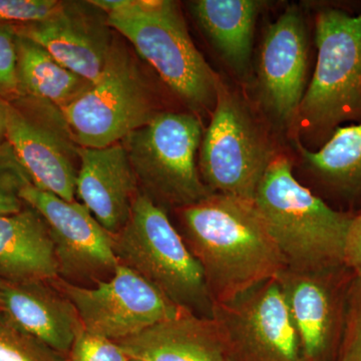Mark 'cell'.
Returning a JSON list of instances; mask_svg holds the SVG:
<instances>
[{
	"label": "cell",
	"instance_id": "6da1fadb",
	"mask_svg": "<svg viewBox=\"0 0 361 361\" xmlns=\"http://www.w3.org/2000/svg\"><path fill=\"white\" fill-rule=\"evenodd\" d=\"M179 212L213 306L231 302L287 268L253 202L213 193Z\"/></svg>",
	"mask_w": 361,
	"mask_h": 361
},
{
	"label": "cell",
	"instance_id": "7a4b0ae2",
	"mask_svg": "<svg viewBox=\"0 0 361 361\" xmlns=\"http://www.w3.org/2000/svg\"><path fill=\"white\" fill-rule=\"evenodd\" d=\"M292 161L275 156L253 204L287 268L325 271L344 263L353 217L337 212L294 177Z\"/></svg>",
	"mask_w": 361,
	"mask_h": 361
},
{
	"label": "cell",
	"instance_id": "3957f363",
	"mask_svg": "<svg viewBox=\"0 0 361 361\" xmlns=\"http://www.w3.org/2000/svg\"><path fill=\"white\" fill-rule=\"evenodd\" d=\"M106 23L129 40L183 103L195 113L212 114L220 78L195 47L177 2L128 0L106 14Z\"/></svg>",
	"mask_w": 361,
	"mask_h": 361
},
{
	"label": "cell",
	"instance_id": "277c9868",
	"mask_svg": "<svg viewBox=\"0 0 361 361\" xmlns=\"http://www.w3.org/2000/svg\"><path fill=\"white\" fill-rule=\"evenodd\" d=\"M114 242L121 264L141 275L180 307L212 317V299L200 263L151 197L137 192L129 220L114 235Z\"/></svg>",
	"mask_w": 361,
	"mask_h": 361
},
{
	"label": "cell",
	"instance_id": "5b68a950",
	"mask_svg": "<svg viewBox=\"0 0 361 361\" xmlns=\"http://www.w3.org/2000/svg\"><path fill=\"white\" fill-rule=\"evenodd\" d=\"M315 42V71L295 123L330 137L342 123L361 116V13L332 7L318 11Z\"/></svg>",
	"mask_w": 361,
	"mask_h": 361
},
{
	"label": "cell",
	"instance_id": "8992f818",
	"mask_svg": "<svg viewBox=\"0 0 361 361\" xmlns=\"http://www.w3.org/2000/svg\"><path fill=\"white\" fill-rule=\"evenodd\" d=\"M203 135L198 116L159 111L123 140L135 178L148 196L180 209L213 194L196 163Z\"/></svg>",
	"mask_w": 361,
	"mask_h": 361
},
{
	"label": "cell",
	"instance_id": "52a82bcc",
	"mask_svg": "<svg viewBox=\"0 0 361 361\" xmlns=\"http://www.w3.org/2000/svg\"><path fill=\"white\" fill-rule=\"evenodd\" d=\"M274 157L246 104L219 78L215 108L199 152L204 184L212 193L253 202Z\"/></svg>",
	"mask_w": 361,
	"mask_h": 361
},
{
	"label": "cell",
	"instance_id": "ba28073f",
	"mask_svg": "<svg viewBox=\"0 0 361 361\" xmlns=\"http://www.w3.org/2000/svg\"><path fill=\"white\" fill-rule=\"evenodd\" d=\"M61 113L80 148L99 149L122 142L159 111L135 61L113 44L101 78Z\"/></svg>",
	"mask_w": 361,
	"mask_h": 361
},
{
	"label": "cell",
	"instance_id": "9c48e42d",
	"mask_svg": "<svg viewBox=\"0 0 361 361\" xmlns=\"http://www.w3.org/2000/svg\"><path fill=\"white\" fill-rule=\"evenodd\" d=\"M51 283L73 304L85 330L114 341L137 336L187 310L121 263L110 279L92 288L61 277Z\"/></svg>",
	"mask_w": 361,
	"mask_h": 361
},
{
	"label": "cell",
	"instance_id": "30bf717a",
	"mask_svg": "<svg viewBox=\"0 0 361 361\" xmlns=\"http://www.w3.org/2000/svg\"><path fill=\"white\" fill-rule=\"evenodd\" d=\"M232 361H303L300 341L277 277L213 306Z\"/></svg>",
	"mask_w": 361,
	"mask_h": 361
},
{
	"label": "cell",
	"instance_id": "8fae6325",
	"mask_svg": "<svg viewBox=\"0 0 361 361\" xmlns=\"http://www.w3.org/2000/svg\"><path fill=\"white\" fill-rule=\"evenodd\" d=\"M20 197L44 218L49 228L59 277L71 282L113 275L120 264L114 235L82 204L42 191L28 180L21 185Z\"/></svg>",
	"mask_w": 361,
	"mask_h": 361
},
{
	"label": "cell",
	"instance_id": "7c38bea8",
	"mask_svg": "<svg viewBox=\"0 0 361 361\" xmlns=\"http://www.w3.org/2000/svg\"><path fill=\"white\" fill-rule=\"evenodd\" d=\"M308 33L300 9L287 7L266 28L259 49V99L273 123L280 128L295 123L307 89Z\"/></svg>",
	"mask_w": 361,
	"mask_h": 361
},
{
	"label": "cell",
	"instance_id": "4fadbf2b",
	"mask_svg": "<svg viewBox=\"0 0 361 361\" xmlns=\"http://www.w3.org/2000/svg\"><path fill=\"white\" fill-rule=\"evenodd\" d=\"M1 320L59 355H68L84 326L73 304L49 282L0 278Z\"/></svg>",
	"mask_w": 361,
	"mask_h": 361
},
{
	"label": "cell",
	"instance_id": "5bb4252c",
	"mask_svg": "<svg viewBox=\"0 0 361 361\" xmlns=\"http://www.w3.org/2000/svg\"><path fill=\"white\" fill-rule=\"evenodd\" d=\"M106 20L99 21L80 4H65L49 20L25 26L20 35L37 42L68 71L96 84L113 42Z\"/></svg>",
	"mask_w": 361,
	"mask_h": 361
},
{
	"label": "cell",
	"instance_id": "9a60e30c",
	"mask_svg": "<svg viewBox=\"0 0 361 361\" xmlns=\"http://www.w3.org/2000/svg\"><path fill=\"white\" fill-rule=\"evenodd\" d=\"M75 195L104 229L115 235L129 220L137 178L123 142L106 148L77 149Z\"/></svg>",
	"mask_w": 361,
	"mask_h": 361
},
{
	"label": "cell",
	"instance_id": "2e32d148",
	"mask_svg": "<svg viewBox=\"0 0 361 361\" xmlns=\"http://www.w3.org/2000/svg\"><path fill=\"white\" fill-rule=\"evenodd\" d=\"M6 137L30 184L73 202L78 172L73 147L63 135L6 104Z\"/></svg>",
	"mask_w": 361,
	"mask_h": 361
},
{
	"label": "cell",
	"instance_id": "e0dca14e",
	"mask_svg": "<svg viewBox=\"0 0 361 361\" xmlns=\"http://www.w3.org/2000/svg\"><path fill=\"white\" fill-rule=\"evenodd\" d=\"M126 355L142 361H232L214 317L184 310L137 336L116 341Z\"/></svg>",
	"mask_w": 361,
	"mask_h": 361
},
{
	"label": "cell",
	"instance_id": "ac0fdd59",
	"mask_svg": "<svg viewBox=\"0 0 361 361\" xmlns=\"http://www.w3.org/2000/svg\"><path fill=\"white\" fill-rule=\"evenodd\" d=\"M323 272L285 268L277 276L295 324L303 361H324L334 343L336 307Z\"/></svg>",
	"mask_w": 361,
	"mask_h": 361
},
{
	"label": "cell",
	"instance_id": "d6986e66",
	"mask_svg": "<svg viewBox=\"0 0 361 361\" xmlns=\"http://www.w3.org/2000/svg\"><path fill=\"white\" fill-rule=\"evenodd\" d=\"M0 278L49 283L59 278L49 228L32 207L0 215Z\"/></svg>",
	"mask_w": 361,
	"mask_h": 361
},
{
	"label": "cell",
	"instance_id": "ffe728a7",
	"mask_svg": "<svg viewBox=\"0 0 361 361\" xmlns=\"http://www.w3.org/2000/svg\"><path fill=\"white\" fill-rule=\"evenodd\" d=\"M257 0H197L190 2L195 20L239 78L250 71L255 25L265 6Z\"/></svg>",
	"mask_w": 361,
	"mask_h": 361
},
{
	"label": "cell",
	"instance_id": "44dd1931",
	"mask_svg": "<svg viewBox=\"0 0 361 361\" xmlns=\"http://www.w3.org/2000/svg\"><path fill=\"white\" fill-rule=\"evenodd\" d=\"M20 90L63 108L92 84L61 66L44 47L18 32Z\"/></svg>",
	"mask_w": 361,
	"mask_h": 361
},
{
	"label": "cell",
	"instance_id": "7402d4cb",
	"mask_svg": "<svg viewBox=\"0 0 361 361\" xmlns=\"http://www.w3.org/2000/svg\"><path fill=\"white\" fill-rule=\"evenodd\" d=\"M297 148L306 168L325 184L344 193L361 192V123L336 128L318 151L300 142Z\"/></svg>",
	"mask_w": 361,
	"mask_h": 361
},
{
	"label": "cell",
	"instance_id": "603a6c76",
	"mask_svg": "<svg viewBox=\"0 0 361 361\" xmlns=\"http://www.w3.org/2000/svg\"><path fill=\"white\" fill-rule=\"evenodd\" d=\"M0 361H66V358L1 320Z\"/></svg>",
	"mask_w": 361,
	"mask_h": 361
},
{
	"label": "cell",
	"instance_id": "cb8c5ba5",
	"mask_svg": "<svg viewBox=\"0 0 361 361\" xmlns=\"http://www.w3.org/2000/svg\"><path fill=\"white\" fill-rule=\"evenodd\" d=\"M66 361H130L118 342L92 334L85 329L78 332L68 351Z\"/></svg>",
	"mask_w": 361,
	"mask_h": 361
},
{
	"label": "cell",
	"instance_id": "d4e9b609",
	"mask_svg": "<svg viewBox=\"0 0 361 361\" xmlns=\"http://www.w3.org/2000/svg\"><path fill=\"white\" fill-rule=\"evenodd\" d=\"M18 32L13 25L0 23V94H20L18 75Z\"/></svg>",
	"mask_w": 361,
	"mask_h": 361
},
{
	"label": "cell",
	"instance_id": "484cf974",
	"mask_svg": "<svg viewBox=\"0 0 361 361\" xmlns=\"http://www.w3.org/2000/svg\"><path fill=\"white\" fill-rule=\"evenodd\" d=\"M63 6L58 0H0V20L27 25L49 20Z\"/></svg>",
	"mask_w": 361,
	"mask_h": 361
},
{
	"label": "cell",
	"instance_id": "4316f807",
	"mask_svg": "<svg viewBox=\"0 0 361 361\" xmlns=\"http://www.w3.org/2000/svg\"><path fill=\"white\" fill-rule=\"evenodd\" d=\"M2 165V164H1ZM0 165V215L20 212L25 209L20 197L21 185L27 178L18 166Z\"/></svg>",
	"mask_w": 361,
	"mask_h": 361
},
{
	"label": "cell",
	"instance_id": "83f0119b",
	"mask_svg": "<svg viewBox=\"0 0 361 361\" xmlns=\"http://www.w3.org/2000/svg\"><path fill=\"white\" fill-rule=\"evenodd\" d=\"M348 330L336 361H361V284L358 283Z\"/></svg>",
	"mask_w": 361,
	"mask_h": 361
},
{
	"label": "cell",
	"instance_id": "f1b7e54d",
	"mask_svg": "<svg viewBox=\"0 0 361 361\" xmlns=\"http://www.w3.org/2000/svg\"><path fill=\"white\" fill-rule=\"evenodd\" d=\"M344 263L355 271L361 284V214L353 217L346 240Z\"/></svg>",
	"mask_w": 361,
	"mask_h": 361
},
{
	"label": "cell",
	"instance_id": "f546056e",
	"mask_svg": "<svg viewBox=\"0 0 361 361\" xmlns=\"http://www.w3.org/2000/svg\"><path fill=\"white\" fill-rule=\"evenodd\" d=\"M6 104L0 102V142L6 137Z\"/></svg>",
	"mask_w": 361,
	"mask_h": 361
},
{
	"label": "cell",
	"instance_id": "4dcf8cb0",
	"mask_svg": "<svg viewBox=\"0 0 361 361\" xmlns=\"http://www.w3.org/2000/svg\"><path fill=\"white\" fill-rule=\"evenodd\" d=\"M130 361H142V360H133V358H130Z\"/></svg>",
	"mask_w": 361,
	"mask_h": 361
},
{
	"label": "cell",
	"instance_id": "1f68e13d",
	"mask_svg": "<svg viewBox=\"0 0 361 361\" xmlns=\"http://www.w3.org/2000/svg\"><path fill=\"white\" fill-rule=\"evenodd\" d=\"M0 322H1V315H0Z\"/></svg>",
	"mask_w": 361,
	"mask_h": 361
}]
</instances>
